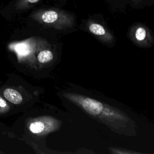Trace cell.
I'll use <instances>...</instances> for the list:
<instances>
[{
  "instance_id": "obj_1",
  "label": "cell",
  "mask_w": 154,
  "mask_h": 154,
  "mask_svg": "<svg viewBox=\"0 0 154 154\" xmlns=\"http://www.w3.org/2000/svg\"><path fill=\"white\" fill-rule=\"evenodd\" d=\"M63 95L110 128L120 131L130 122V118L124 112L97 100L74 93L66 92Z\"/></svg>"
},
{
  "instance_id": "obj_2",
  "label": "cell",
  "mask_w": 154,
  "mask_h": 154,
  "mask_svg": "<svg viewBox=\"0 0 154 154\" xmlns=\"http://www.w3.org/2000/svg\"><path fill=\"white\" fill-rule=\"evenodd\" d=\"M32 17L35 20L54 26L57 28H65L72 26L73 18L69 13L59 9H41L34 11Z\"/></svg>"
},
{
  "instance_id": "obj_3",
  "label": "cell",
  "mask_w": 154,
  "mask_h": 154,
  "mask_svg": "<svg viewBox=\"0 0 154 154\" xmlns=\"http://www.w3.org/2000/svg\"><path fill=\"white\" fill-rule=\"evenodd\" d=\"M59 126L57 120L51 117H43L31 122L29 129L33 134L45 135L57 130Z\"/></svg>"
},
{
  "instance_id": "obj_4",
  "label": "cell",
  "mask_w": 154,
  "mask_h": 154,
  "mask_svg": "<svg viewBox=\"0 0 154 154\" xmlns=\"http://www.w3.org/2000/svg\"><path fill=\"white\" fill-rule=\"evenodd\" d=\"M4 97L14 104H19L22 101V95L16 90L12 88H7L3 92Z\"/></svg>"
},
{
  "instance_id": "obj_5",
  "label": "cell",
  "mask_w": 154,
  "mask_h": 154,
  "mask_svg": "<svg viewBox=\"0 0 154 154\" xmlns=\"http://www.w3.org/2000/svg\"><path fill=\"white\" fill-rule=\"evenodd\" d=\"M89 31L93 34L100 36L110 37L109 34L106 31L105 28L100 24L96 22H90L88 25Z\"/></svg>"
},
{
  "instance_id": "obj_6",
  "label": "cell",
  "mask_w": 154,
  "mask_h": 154,
  "mask_svg": "<svg viewBox=\"0 0 154 154\" xmlns=\"http://www.w3.org/2000/svg\"><path fill=\"white\" fill-rule=\"evenodd\" d=\"M40 0H15L12 2L14 8L16 10L21 11L31 7Z\"/></svg>"
},
{
  "instance_id": "obj_7",
  "label": "cell",
  "mask_w": 154,
  "mask_h": 154,
  "mask_svg": "<svg viewBox=\"0 0 154 154\" xmlns=\"http://www.w3.org/2000/svg\"><path fill=\"white\" fill-rule=\"evenodd\" d=\"M54 58L52 52L49 50H43L37 55V60L40 63H46L51 61Z\"/></svg>"
},
{
  "instance_id": "obj_8",
  "label": "cell",
  "mask_w": 154,
  "mask_h": 154,
  "mask_svg": "<svg viewBox=\"0 0 154 154\" xmlns=\"http://www.w3.org/2000/svg\"><path fill=\"white\" fill-rule=\"evenodd\" d=\"M14 49L19 55L22 56L26 55L30 52L29 46L25 43L17 44L14 47Z\"/></svg>"
},
{
  "instance_id": "obj_9",
  "label": "cell",
  "mask_w": 154,
  "mask_h": 154,
  "mask_svg": "<svg viewBox=\"0 0 154 154\" xmlns=\"http://www.w3.org/2000/svg\"><path fill=\"white\" fill-rule=\"evenodd\" d=\"M147 35V31L143 26L138 27L135 31V37L138 41H143Z\"/></svg>"
},
{
  "instance_id": "obj_10",
  "label": "cell",
  "mask_w": 154,
  "mask_h": 154,
  "mask_svg": "<svg viewBox=\"0 0 154 154\" xmlns=\"http://www.w3.org/2000/svg\"><path fill=\"white\" fill-rule=\"evenodd\" d=\"M8 107V104L6 101L0 96V109H7Z\"/></svg>"
},
{
  "instance_id": "obj_11",
  "label": "cell",
  "mask_w": 154,
  "mask_h": 154,
  "mask_svg": "<svg viewBox=\"0 0 154 154\" xmlns=\"http://www.w3.org/2000/svg\"><path fill=\"white\" fill-rule=\"evenodd\" d=\"M127 1L132 2L135 5H140V4L143 3L144 0H127Z\"/></svg>"
}]
</instances>
